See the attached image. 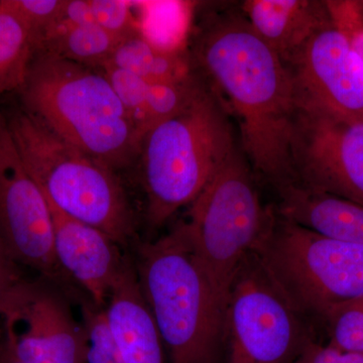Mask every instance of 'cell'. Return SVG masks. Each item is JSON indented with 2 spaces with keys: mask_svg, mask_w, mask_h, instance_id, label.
Returning <instances> with one entry per match:
<instances>
[{
  "mask_svg": "<svg viewBox=\"0 0 363 363\" xmlns=\"http://www.w3.org/2000/svg\"><path fill=\"white\" fill-rule=\"evenodd\" d=\"M195 58L240 126L241 143L257 180L274 191L294 183L296 96L290 72L253 30L245 14L208 18Z\"/></svg>",
  "mask_w": 363,
  "mask_h": 363,
  "instance_id": "6da1fadb",
  "label": "cell"
},
{
  "mask_svg": "<svg viewBox=\"0 0 363 363\" xmlns=\"http://www.w3.org/2000/svg\"><path fill=\"white\" fill-rule=\"evenodd\" d=\"M18 91L23 111L62 140L116 172L136 162L142 136L101 70L38 52Z\"/></svg>",
  "mask_w": 363,
  "mask_h": 363,
  "instance_id": "7a4b0ae2",
  "label": "cell"
},
{
  "mask_svg": "<svg viewBox=\"0 0 363 363\" xmlns=\"http://www.w3.org/2000/svg\"><path fill=\"white\" fill-rule=\"evenodd\" d=\"M135 269L171 363H218L223 308L185 222L138 247Z\"/></svg>",
  "mask_w": 363,
  "mask_h": 363,
  "instance_id": "3957f363",
  "label": "cell"
},
{
  "mask_svg": "<svg viewBox=\"0 0 363 363\" xmlns=\"http://www.w3.org/2000/svg\"><path fill=\"white\" fill-rule=\"evenodd\" d=\"M234 150L226 109L201 83L176 113L152 126L140 143L136 161L150 225H164L182 207L192 204Z\"/></svg>",
  "mask_w": 363,
  "mask_h": 363,
  "instance_id": "277c9868",
  "label": "cell"
},
{
  "mask_svg": "<svg viewBox=\"0 0 363 363\" xmlns=\"http://www.w3.org/2000/svg\"><path fill=\"white\" fill-rule=\"evenodd\" d=\"M14 143L45 199L125 247L135 220L116 172L60 138L26 111L9 119Z\"/></svg>",
  "mask_w": 363,
  "mask_h": 363,
  "instance_id": "5b68a950",
  "label": "cell"
},
{
  "mask_svg": "<svg viewBox=\"0 0 363 363\" xmlns=\"http://www.w3.org/2000/svg\"><path fill=\"white\" fill-rule=\"evenodd\" d=\"M257 178L234 150L191 204L185 221L196 255L222 305L242 260L255 252L276 219L260 199Z\"/></svg>",
  "mask_w": 363,
  "mask_h": 363,
  "instance_id": "8992f818",
  "label": "cell"
},
{
  "mask_svg": "<svg viewBox=\"0 0 363 363\" xmlns=\"http://www.w3.org/2000/svg\"><path fill=\"white\" fill-rule=\"evenodd\" d=\"M255 252L310 321L322 324L336 307L363 296L362 245L325 238L277 213Z\"/></svg>",
  "mask_w": 363,
  "mask_h": 363,
  "instance_id": "52a82bcc",
  "label": "cell"
},
{
  "mask_svg": "<svg viewBox=\"0 0 363 363\" xmlns=\"http://www.w3.org/2000/svg\"><path fill=\"white\" fill-rule=\"evenodd\" d=\"M314 343L313 322L293 304L259 255L250 253L227 293V363H297Z\"/></svg>",
  "mask_w": 363,
  "mask_h": 363,
  "instance_id": "ba28073f",
  "label": "cell"
},
{
  "mask_svg": "<svg viewBox=\"0 0 363 363\" xmlns=\"http://www.w3.org/2000/svg\"><path fill=\"white\" fill-rule=\"evenodd\" d=\"M296 105L294 183L363 206V119Z\"/></svg>",
  "mask_w": 363,
  "mask_h": 363,
  "instance_id": "9c48e42d",
  "label": "cell"
},
{
  "mask_svg": "<svg viewBox=\"0 0 363 363\" xmlns=\"http://www.w3.org/2000/svg\"><path fill=\"white\" fill-rule=\"evenodd\" d=\"M0 238L16 264L35 269L52 285L68 288L54 252L51 211L26 169L9 121L0 112Z\"/></svg>",
  "mask_w": 363,
  "mask_h": 363,
  "instance_id": "30bf717a",
  "label": "cell"
},
{
  "mask_svg": "<svg viewBox=\"0 0 363 363\" xmlns=\"http://www.w3.org/2000/svg\"><path fill=\"white\" fill-rule=\"evenodd\" d=\"M50 281L21 278L0 306L2 339L26 363H88L84 326Z\"/></svg>",
  "mask_w": 363,
  "mask_h": 363,
  "instance_id": "8fae6325",
  "label": "cell"
},
{
  "mask_svg": "<svg viewBox=\"0 0 363 363\" xmlns=\"http://www.w3.org/2000/svg\"><path fill=\"white\" fill-rule=\"evenodd\" d=\"M284 64L292 77L296 102L363 119V62L332 18Z\"/></svg>",
  "mask_w": 363,
  "mask_h": 363,
  "instance_id": "7c38bea8",
  "label": "cell"
},
{
  "mask_svg": "<svg viewBox=\"0 0 363 363\" xmlns=\"http://www.w3.org/2000/svg\"><path fill=\"white\" fill-rule=\"evenodd\" d=\"M48 205L55 257L60 269L84 291L90 302L104 308L114 284L130 259L123 255V247L107 234L68 216L51 203Z\"/></svg>",
  "mask_w": 363,
  "mask_h": 363,
  "instance_id": "4fadbf2b",
  "label": "cell"
},
{
  "mask_svg": "<svg viewBox=\"0 0 363 363\" xmlns=\"http://www.w3.org/2000/svg\"><path fill=\"white\" fill-rule=\"evenodd\" d=\"M104 316L123 363H164V344L131 260L112 288Z\"/></svg>",
  "mask_w": 363,
  "mask_h": 363,
  "instance_id": "5bb4252c",
  "label": "cell"
},
{
  "mask_svg": "<svg viewBox=\"0 0 363 363\" xmlns=\"http://www.w3.org/2000/svg\"><path fill=\"white\" fill-rule=\"evenodd\" d=\"M277 213L325 238L363 247V206L292 183L276 191Z\"/></svg>",
  "mask_w": 363,
  "mask_h": 363,
  "instance_id": "9a60e30c",
  "label": "cell"
},
{
  "mask_svg": "<svg viewBox=\"0 0 363 363\" xmlns=\"http://www.w3.org/2000/svg\"><path fill=\"white\" fill-rule=\"evenodd\" d=\"M242 9L253 30L284 63L315 30L331 21L326 1L248 0Z\"/></svg>",
  "mask_w": 363,
  "mask_h": 363,
  "instance_id": "2e32d148",
  "label": "cell"
},
{
  "mask_svg": "<svg viewBox=\"0 0 363 363\" xmlns=\"http://www.w3.org/2000/svg\"><path fill=\"white\" fill-rule=\"evenodd\" d=\"M107 65L130 72L149 83L178 82L192 75L184 52L162 51L140 30L119 40Z\"/></svg>",
  "mask_w": 363,
  "mask_h": 363,
  "instance_id": "e0dca14e",
  "label": "cell"
},
{
  "mask_svg": "<svg viewBox=\"0 0 363 363\" xmlns=\"http://www.w3.org/2000/svg\"><path fill=\"white\" fill-rule=\"evenodd\" d=\"M121 40L95 23L54 26L38 52H50L79 65L101 70L111 61Z\"/></svg>",
  "mask_w": 363,
  "mask_h": 363,
  "instance_id": "ac0fdd59",
  "label": "cell"
},
{
  "mask_svg": "<svg viewBox=\"0 0 363 363\" xmlns=\"http://www.w3.org/2000/svg\"><path fill=\"white\" fill-rule=\"evenodd\" d=\"M35 52L26 26L0 4V98L23 87Z\"/></svg>",
  "mask_w": 363,
  "mask_h": 363,
  "instance_id": "d6986e66",
  "label": "cell"
},
{
  "mask_svg": "<svg viewBox=\"0 0 363 363\" xmlns=\"http://www.w3.org/2000/svg\"><path fill=\"white\" fill-rule=\"evenodd\" d=\"M140 32L164 52H184L191 6L185 2H145L142 4Z\"/></svg>",
  "mask_w": 363,
  "mask_h": 363,
  "instance_id": "ffe728a7",
  "label": "cell"
},
{
  "mask_svg": "<svg viewBox=\"0 0 363 363\" xmlns=\"http://www.w3.org/2000/svg\"><path fill=\"white\" fill-rule=\"evenodd\" d=\"M327 345L363 353V296L336 307L323 321Z\"/></svg>",
  "mask_w": 363,
  "mask_h": 363,
  "instance_id": "44dd1931",
  "label": "cell"
},
{
  "mask_svg": "<svg viewBox=\"0 0 363 363\" xmlns=\"http://www.w3.org/2000/svg\"><path fill=\"white\" fill-rule=\"evenodd\" d=\"M101 71L108 79L143 140L145 133L152 128L147 109L149 82L135 74L111 65L104 67Z\"/></svg>",
  "mask_w": 363,
  "mask_h": 363,
  "instance_id": "7402d4cb",
  "label": "cell"
},
{
  "mask_svg": "<svg viewBox=\"0 0 363 363\" xmlns=\"http://www.w3.org/2000/svg\"><path fill=\"white\" fill-rule=\"evenodd\" d=\"M66 0H1L0 4L26 26L39 51L40 44L59 21Z\"/></svg>",
  "mask_w": 363,
  "mask_h": 363,
  "instance_id": "603a6c76",
  "label": "cell"
},
{
  "mask_svg": "<svg viewBox=\"0 0 363 363\" xmlns=\"http://www.w3.org/2000/svg\"><path fill=\"white\" fill-rule=\"evenodd\" d=\"M82 324L87 339L88 363H123L105 321L104 308L82 302Z\"/></svg>",
  "mask_w": 363,
  "mask_h": 363,
  "instance_id": "cb8c5ba5",
  "label": "cell"
},
{
  "mask_svg": "<svg viewBox=\"0 0 363 363\" xmlns=\"http://www.w3.org/2000/svg\"><path fill=\"white\" fill-rule=\"evenodd\" d=\"M95 25L123 39L140 30L133 4L123 0H89Z\"/></svg>",
  "mask_w": 363,
  "mask_h": 363,
  "instance_id": "d4e9b609",
  "label": "cell"
},
{
  "mask_svg": "<svg viewBox=\"0 0 363 363\" xmlns=\"http://www.w3.org/2000/svg\"><path fill=\"white\" fill-rule=\"evenodd\" d=\"M336 28L350 40L363 62V4L357 1H326Z\"/></svg>",
  "mask_w": 363,
  "mask_h": 363,
  "instance_id": "484cf974",
  "label": "cell"
},
{
  "mask_svg": "<svg viewBox=\"0 0 363 363\" xmlns=\"http://www.w3.org/2000/svg\"><path fill=\"white\" fill-rule=\"evenodd\" d=\"M297 363H363V353L339 350L316 342Z\"/></svg>",
  "mask_w": 363,
  "mask_h": 363,
  "instance_id": "4316f807",
  "label": "cell"
},
{
  "mask_svg": "<svg viewBox=\"0 0 363 363\" xmlns=\"http://www.w3.org/2000/svg\"><path fill=\"white\" fill-rule=\"evenodd\" d=\"M21 279L20 272L16 269V262L7 252L1 238H0V306L9 291ZM2 334L0 329V341Z\"/></svg>",
  "mask_w": 363,
  "mask_h": 363,
  "instance_id": "83f0119b",
  "label": "cell"
},
{
  "mask_svg": "<svg viewBox=\"0 0 363 363\" xmlns=\"http://www.w3.org/2000/svg\"><path fill=\"white\" fill-rule=\"evenodd\" d=\"M0 363H26L21 362L20 358L16 357L13 352V350L7 346L4 342V339L1 338L0 341Z\"/></svg>",
  "mask_w": 363,
  "mask_h": 363,
  "instance_id": "f1b7e54d",
  "label": "cell"
}]
</instances>
